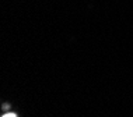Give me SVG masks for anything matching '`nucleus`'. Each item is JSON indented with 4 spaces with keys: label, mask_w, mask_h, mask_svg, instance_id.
Here are the masks:
<instances>
[{
    "label": "nucleus",
    "mask_w": 133,
    "mask_h": 117,
    "mask_svg": "<svg viewBox=\"0 0 133 117\" xmlns=\"http://www.w3.org/2000/svg\"><path fill=\"white\" fill-rule=\"evenodd\" d=\"M3 117H17V116L14 114V113H7V114H4Z\"/></svg>",
    "instance_id": "nucleus-1"
}]
</instances>
